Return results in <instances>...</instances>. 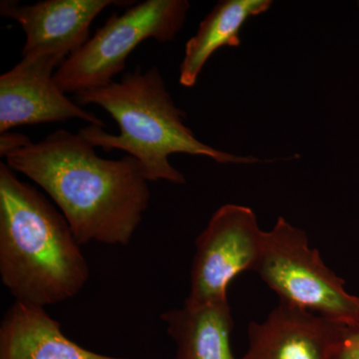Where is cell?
Wrapping results in <instances>:
<instances>
[{"label": "cell", "mask_w": 359, "mask_h": 359, "mask_svg": "<svg viewBox=\"0 0 359 359\" xmlns=\"http://www.w3.org/2000/svg\"><path fill=\"white\" fill-rule=\"evenodd\" d=\"M58 205L80 245L130 244L151 199L138 161L107 160L79 134L56 130L2 156Z\"/></svg>", "instance_id": "obj_1"}, {"label": "cell", "mask_w": 359, "mask_h": 359, "mask_svg": "<svg viewBox=\"0 0 359 359\" xmlns=\"http://www.w3.org/2000/svg\"><path fill=\"white\" fill-rule=\"evenodd\" d=\"M62 212L0 163V278L16 302L45 308L72 299L89 268Z\"/></svg>", "instance_id": "obj_2"}, {"label": "cell", "mask_w": 359, "mask_h": 359, "mask_svg": "<svg viewBox=\"0 0 359 359\" xmlns=\"http://www.w3.org/2000/svg\"><path fill=\"white\" fill-rule=\"evenodd\" d=\"M74 99L78 105L100 106L120 128V133L114 135L88 125L78 134L93 147L105 152L124 151L134 157L148 182L185 184L184 175L169 161V156L177 153L203 156L219 164L261 162L252 156L230 154L198 140L186 126V114L175 104L157 66L145 72L137 67L125 73L119 82L85 90L75 94Z\"/></svg>", "instance_id": "obj_3"}, {"label": "cell", "mask_w": 359, "mask_h": 359, "mask_svg": "<svg viewBox=\"0 0 359 359\" xmlns=\"http://www.w3.org/2000/svg\"><path fill=\"white\" fill-rule=\"evenodd\" d=\"M189 8L187 0H145L121 15L113 13L79 50L59 66L54 73L56 84L65 94L75 95L112 83L142 42L173 41L185 23Z\"/></svg>", "instance_id": "obj_4"}, {"label": "cell", "mask_w": 359, "mask_h": 359, "mask_svg": "<svg viewBox=\"0 0 359 359\" xmlns=\"http://www.w3.org/2000/svg\"><path fill=\"white\" fill-rule=\"evenodd\" d=\"M255 271L280 302L348 327L359 323V297L349 294L344 280L311 249L306 231L282 217L266 231Z\"/></svg>", "instance_id": "obj_5"}, {"label": "cell", "mask_w": 359, "mask_h": 359, "mask_svg": "<svg viewBox=\"0 0 359 359\" xmlns=\"http://www.w3.org/2000/svg\"><path fill=\"white\" fill-rule=\"evenodd\" d=\"M266 231L254 211L226 204L212 214L196 240L190 294L184 304L199 306L228 299V287L240 273L256 269Z\"/></svg>", "instance_id": "obj_6"}, {"label": "cell", "mask_w": 359, "mask_h": 359, "mask_svg": "<svg viewBox=\"0 0 359 359\" xmlns=\"http://www.w3.org/2000/svg\"><path fill=\"white\" fill-rule=\"evenodd\" d=\"M65 59L53 55L22 57L0 76V134L25 125L80 119L106 128L59 88L54 73Z\"/></svg>", "instance_id": "obj_7"}, {"label": "cell", "mask_w": 359, "mask_h": 359, "mask_svg": "<svg viewBox=\"0 0 359 359\" xmlns=\"http://www.w3.org/2000/svg\"><path fill=\"white\" fill-rule=\"evenodd\" d=\"M118 0H44L21 6L0 2V14L18 23L25 32L21 56L53 55L62 59L79 50L90 39V25L107 7L132 6ZM136 4V2H135Z\"/></svg>", "instance_id": "obj_8"}, {"label": "cell", "mask_w": 359, "mask_h": 359, "mask_svg": "<svg viewBox=\"0 0 359 359\" xmlns=\"http://www.w3.org/2000/svg\"><path fill=\"white\" fill-rule=\"evenodd\" d=\"M348 325L278 302L248 328L249 347L238 359H332Z\"/></svg>", "instance_id": "obj_9"}, {"label": "cell", "mask_w": 359, "mask_h": 359, "mask_svg": "<svg viewBox=\"0 0 359 359\" xmlns=\"http://www.w3.org/2000/svg\"><path fill=\"white\" fill-rule=\"evenodd\" d=\"M0 359H129L94 353L68 339L44 308L16 302L0 325Z\"/></svg>", "instance_id": "obj_10"}, {"label": "cell", "mask_w": 359, "mask_h": 359, "mask_svg": "<svg viewBox=\"0 0 359 359\" xmlns=\"http://www.w3.org/2000/svg\"><path fill=\"white\" fill-rule=\"evenodd\" d=\"M176 344L175 359H238L231 353L229 299L172 309L161 316Z\"/></svg>", "instance_id": "obj_11"}, {"label": "cell", "mask_w": 359, "mask_h": 359, "mask_svg": "<svg viewBox=\"0 0 359 359\" xmlns=\"http://www.w3.org/2000/svg\"><path fill=\"white\" fill-rule=\"evenodd\" d=\"M271 0H223L200 23L197 32L188 40L180 65V84L195 86L205 63L224 46H240V33L250 18L271 8Z\"/></svg>", "instance_id": "obj_12"}, {"label": "cell", "mask_w": 359, "mask_h": 359, "mask_svg": "<svg viewBox=\"0 0 359 359\" xmlns=\"http://www.w3.org/2000/svg\"><path fill=\"white\" fill-rule=\"evenodd\" d=\"M332 359H359V323L347 327L346 334Z\"/></svg>", "instance_id": "obj_13"}]
</instances>
